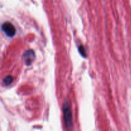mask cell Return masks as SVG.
Returning <instances> with one entry per match:
<instances>
[{
    "instance_id": "1",
    "label": "cell",
    "mask_w": 131,
    "mask_h": 131,
    "mask_svg": "<svg viewBox=\"0 0 131 131\" xmlns=\"http://www.w3.org/2000/svg\"><path fill=\"white\" fill-rule=\"evenodd\" d=\"M63 113L64 118H65V122H66L67 127H68V129H70L72 127V113L67 102H65V104L63 105Z\"/></svg>"
},
{
    "instance_id": "2",
    "label": "cell",
    "mask_w": 131,
    "mask_h": 131,
    "mask_svg": "<svg viewBox=\"0 0 131 131\" xmlns=\"http://www.w3.org/2000/svg\"><path fill=\"white\" fill-rule=\"evenodd\" d=\"M1 28H2V30L3 31L4 33L10 37L14 36V35L15 34V32H16V29H15L14 25L12 23H8V22L3 23L2 26H1Z\"/></svg>"
},
{
    "instance_id": "3",
    "label": "cell",
    "mask_w": 131,
    "mask_h": 131,
    "mask_svg": "<svg viewBox=\"0 0 131 131\" xmlns=\"http://www.w3.org/2000/svg\"><path fill=\"white\" fill-rule=\"evenodd\" d=\"M23 59L26 65H29L35 59V54L33 50L29 49L26 51L23 56Z\"/></svg>"
},
{
    "instance_id": "4",
    "label": "cell",
    "mask_w": 131,
    "mask_h": 131,
    "mask_svg": "<svg viewBox=\"0 0 131 131\" xmlns=\"http://www.w3.org/2000/svg\"><path fill=\"white\" fill-rule=\"evenodd\" d=\"M13 80H14V78H13L12 76H11V75H8V76H6V78L3 79V83L4 85L8 86L12 83Z\"/></svg>"
},
{
    "instance_id": "5",
    "label": "cell",
    "mask_w": 131,
    "mask_h": 131,
    "mask_svg": "<svg viewBox=\"0 0 131 131\" xmlns=\"http://www.w3.org/2000/svg\"><path fill=\"white\" fill-rule=\"evenodd\" d=\"M79 51L81 53V54L84 57H86V51L85 49H84V47L83 46H81L79 47Z\"/></svg>"
}]
</instances>
